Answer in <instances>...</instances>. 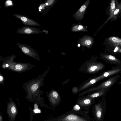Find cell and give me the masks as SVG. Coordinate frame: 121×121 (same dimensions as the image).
<instances>
[{"instance_id": "19", "label": "cell", "mask_w": 121, "mask_h": 121, "mask_svg": "<svg viewBox=\"0 0 121 121\" xmlns=\"http://www.w3.org/2000/svg\"><path fill=\"white\" fill-rule=\"evenodd\" d=\"M34 109L33 111L35 113H39L41 112V110L38 108V106L37 104H35L34 105Z\"/></svg>"}, {"instance_id": "10", "label": "cell", "mask_w": 121, "mask_h": 121, "mask_svg": "<svg viewBox=\"0 0 121 121\" xmlns=\"http://www.w3.org/2000/svg\"><path fill=\"white\" fill-rule=\"evenodd\" d=\"M50 102L54 105L57 104L60 100V97L58 93L56 91L51 92L49 96Z\"/></svg>"}, {"instance_id": "3", "label": "cell", "mask_w": 121, "mask_h": 121, "mask_svg": "<svg viewBox=\"0 0 121 121\" xmlns=\"http://www.w3.org/2000/svg\"><path fill=\"white\" fill-rule=\"evenodd\" d=\"M119 76L117 74L113 76L107 80L102 83L96 88L91 89V91L101 89H106L112 86L117 82L119 78Z\"/></svg>"}, {"instance_id": "18", "label": "cell", "mask_w": 121, "mask_h": 121, "mask_svg": "<svg viewBox=\"0 0 121 121\" xmlns=\"http://www.w3.org/2000/svg\"><path fill=\"white\" fill-rule=\"evenodd\" d=\"M116 8V3L115 0H111L109 6V16H110L113 13Z\"/></svg>"}, {"instance_id": "29", "label": "cell", "mask_w": 121, "mask_h": 121, "mask_svg": "<svg viewBox=\"0 0 121 121\" xmlns=\"http://www.w3.org/2000/svg\"><path fill=\"white\" fill-rule=\"evenodd\" d=\"M78 47H80V44H78Z\"/></svg>"}, {"instance_id": "13", "label": "cell", "mask_w": 121, "mask_h": 121, "mask_svg": "<svg viewBox=\"0 0 121 121\" xmlns=\"http://www.w3.org/2000/svg\"><path fill=\"white\" fill-rule=\"evenodd\" d=\"M34 28L29 27H24L19 29L18 30L19 33L22 34H32L36 33H39L36 29Z\"/></svg>"}, {"instance_id": "8", "label": "cell", "mask_w": 121, "mask_h": 121, "mask_svg": "<svg viewBox=\"0 0 121 121\" xmlns=\"http://www.w3.org/2000/svg\"><path fill=\"white\" fill-rule=\"evenodd\" d=\"M105 65L101 63H96L93 64L88 69V71L90 73H94L98 72L104 68Z\"/></svg>"}, {"instance_id": "4", "label": "cell", "mask_w": 121, "mask_h": 121, "mask_svg": "<svg viewBox=\"0 0 121 121\" xmlns=\"http://www.w3.org/2000/svg\"><path fill=\"white\" fill-rule=\"evenodd\" d=\"M19 48L22 52L26 55L31 57L36 60H40L37 52L32 48L23 45H19Z\"/></svg>"}, {"instance_id": "14", "label": "cell", "mask_w": 121, "mask_h": 121, "mask_svg": "<svg viewBox=\"0 0 121 121\" xmlns=\"http://www.w3.org/2000/svg\"><path fill=\"white\" fill-rule=\"evenodd\" d=\"M17 17L20 19L24 24L27 25L38 26V24L32 20L24 16H20L17 15Z\"/></svg>"}, {"instance_id": "5", "label": "cell", "mask_w": 121, "mask_h": 121, "mask_svg": "<svg viewBox=\"0 0 121 121\" xmlns=\"http://www.w3.org/2000/svg\"><path fill=\"white\" fill-rule=\"evenodd\" d=\"M59 121H89L84 117L74 113L68 114L60 119Z\"/></svg>"}, {"instance_id": "16", "label": "cell", "mask_w": 121, "mask_h": 121, "mask_svg": "<svg viewBox=\"0 0 121 121\" xmlns=\"http://www.w3.org/2000/svg\"><path fill=\"white\" fill-rule=\"evenodd\" d=\"M107 88H103L100 89L98 91L89 96V97L91 98H94L104 95L106 93Z\"/></svg>"}, {"instance_id": "32", "label": "cell", "mask_w": 121, "mask_h": 121, "mask_svg": "<svg viewBox=\"0 0 121 121\" xmlns=\"http://www.w3.org/2000/svg\"></svg>"}, {"instance_id": "24", "label": "cell", "mask_w": 121, "mask_h": 121, "mask_svg": "<svg viewBox=\"0 0 121 121\" xmlns=\"http://www.w3.org/2000/svg\"><path fill=\"white\" fill-rule=\"evenodd\" d=\"M6 3L8 5H11L12 4V2L10 0L7 1Z\"/></svg>"}, {"instance_id": "27", "label": "cell", "mask_w": 121, "mask_h": 121, "mask_svg": "<svg viewBox=\"0 0 121 121\" xmlns=\"http://www.w3.org/2000/svg\"><path fill=\"white\" fill-rule=\"evenodd\" d=\"M42 8V7L41 6H40L39 8V9H41Z\"/></svg>"}, {"instance_id": "21", "label": "cell", "mask_w": 121, "mask_h": 121, "mask_svg": "<svg viewBox=\"0 0 121 121\" xmlns=\"http://www.w3.org/2000/svg\"><path fill=\"white\" fill-rule=\"evenodd\" d=\"M80 109V108L78 104H76L75 105L73 108V109L75 111H78Z\"/></svg>"}, {"instance_id": "12", "label": "cell", "mask_w": 121, "mask_h": 121, "mask_svg": "<svg viewBox=\"0 0 121 121\" xmlns=\"http://www.w3.org/2000/svg\"><path fill=\"white\" fill-rule=\"evenodd\" d=\"M108 41L110 43L116 46L121 47V38L115 36H111L108 38Z\"/></svg>"}, {"instance_id": "28", "label": "cell", "mask_w": 121, "mask_h": 121, "mask_svg": "<svg viewBox=\"0 0 121 121\" xmlns=\"http://www.w3.org/2000/svg\"><path fill=\"white\" fill-rule=\"evenodd\" d=\"M119 13H121V9L120 10V12H119Z\"/></svg>"}, {"instance_id": "1", "label": "cell", "mask_w": 121, "mask_h": 121, "mask_svg": "<svg viewBox=\"0 0 121 121\" xmlns=\"http://www.w3.org/2000/svg\"><path fill=\"white\" fill-rule=\"evenodd\" d=\"M11 56L6 57L3 60L2 67L3 68L18 72H22L29 70L33 66L28 63H16L13 61Z\"/></svg>"}, {"instance_id": "23", "label": "cell", "mask_w": 121, "mask_h": 121, "mask_svg": "<svg viewBox=\"0 0 121 121\" xmlns=\"http://www.w3.org/2000/svg\"><path fill=\"white\" fill-rule=\"evenodd\" d=\"M85 43L87 45H89L91 44V42L90 40H87L85 41Z\"/></svg>"}, {"instance_id": "17", "label": "cell", "mask_w": 121, "mask_h": 121, "mask_svg": "<svg viewBox=\"0 0 121 121\" xmlns=\"http://www.w3.org/2000/svg\"><path fill=\"white\" fill-rule=\"evenodd\" d=\"M91 98H86L79 101L78 102L79 104L82 106H86L90 105L91 104Z\"/></svg>"}, {"instance_id": "22", "label": "cell", "mask_w": 121, "mask_h": 121, "mask_svg": "<svg viewBox=\"0 0 121 121\" xmlns=\"http://www.w3.org/2000/svg\"><path fill=\"white\" fill-rule=\"evenodd\" d=\"M86 8V6L85 5H83L79 9V11L81 12L84 11Z\"/></svg>"}, {"instance_id": "2", "label": "cell", "mask_w": 121, "mask_h": 121, "mask_svg": "<svg viewBox=\"0 0 121 121\" xmlns=\"http://www.w3.org/2000/svg\"><path fill=\"white\" fill-rule=\"evenodd\" d=\"M46 73L38 76L37 78L25 83L23 88L28 94V96L32 95L38 92L42 85H43L44 78Z\"/></svg>"}, {"instance_id": "6", "label": "cell", "mask_w": 121, "mask_h": 121, "mask_svg": "<svg viewBox=\"0 0 121 121\" xmlns=\"http://www.w3.org/2000/svg\"><path fill=\"white\" fill-rule=\"evenodd\" d=\"M121 71V68H118L110 70L104 73L101 75L94 79H92L93 83L94 84L99 81L112 75L117 74Z\"/></svg>"}, {"instance_id": "30", "label": "cell", "mask_w": 121, "mask_h": 121, "mask_svg": "<svg viewBox=\"0 0 121 121\" xmlns=\"http://www.w3.org/2000/svg\"><path fill=\"white\" fill-rule=\"evenodd\" d=\"M45 4H46V5H48V3H46Z\"/></svg>"}, {"instance_id": "31", "label": "cell", "mask_w": 121, "mask_h": 121, "mask_svg": "<svg viewBox=\"0 0 121 121\" xmlns=\"http://www.w3.org/2000/svg\"><path fill=\"white\" fill-rule=\"evenodd\" d=\"M41 11V10H40V9H39V11Z\"/></svg>"}, {"instance_id": "15", "label": "cell", "mask_w": 121, "mask_h": 121, "mask_svg": "<svg viewBox=\"0 0 121 121\" xmlns=\"http://www.w3.org/2000/svg\"><path fill=\"white\" fill-rule=\"evenodd\" d=\"M95 112L96 117L99 119H100L102 117L103 109L100 104H99L95 106Z\"/></svg>"}, {"instance_id": "26", "label": "cell", "mask_w": 121, "mask_h": 121, "mask_svg": "<svg viewBox=\"0 0 121 121\" xmlns=\"http://www.w3.org/2000/svg\"><path fill=\"white\" fill-rule=\"evenodd\" d=\"M0 121H2V116L1 114L0 117Z\"/></svg>"}, {"instance_id": "9", "label": "cell", "mask_w": 121, "mask_h": 121, "mask_svg": "<svg viewBox=\"0 0 121 121\" xmlns=\"http://www.w3.org/2000/svg\"><path fill=\"white\" fill-rule=\"evenodd\" d=\"M116 3V8L115 10L112 14L109 17L103 25V26L105 25L111 18H113L116 19V15H117L119 13L120 10L121 9V2L119 3L117 0H115Z\"/></svg>"}, {"instance_id": "20", "label": "cell", "mask_w": 121, "mask_h": 121, "mask_svg": "<svg viewBox=\"0 0 121 121\" xmlns=\"http://www.w3.org/2000/svg\"><path fill=\"white\" fill-rule=\"evenodd\" d=\"M4 79L2 75L0 74V83L1 84L3 85L4 83Z\"/></svg>"}, {"instance_id": "7", "label": "cell", "mask_w": 121, "mask_h": 121, "mask_svg": "<svg viewBox=\"0 0 121 121\" xmlns=\"http://www.w3.org/2000/svg\"><path fill=\"white\" fill-rule=\"evenodd\" d=\"M102 59L107 63L111 64L121 65V61L111 55L105 54L102 56Z\"/></svg>"}, {"instance_id": "25", "label": "cell", "mask_w": 121, "mask_h": 121, "mask_svg": "<svg viewBox=\"0 0 121 121\" xmlns=\"http://www.w3.org/2000/svg\"><path fill=\"white\" fill-rule=\"evenodd\" d=\"M83 26L82 25H79L78 28V30H80L82 29L83 28Z\"/></svg>"}, {"instance_id": "11", "label": "cell", "mask_w": 121, "mask_h": 121, "mask_svg": "<svg viewBox=\"0 0 121 121\" xmlns=\"http://www.w3.org/2000/svg\"><path fill=\"white\" fill-rule=\"evenodd\" d=\"M8 113L9 116L12 119H13L17 113V108L13 102L10 103L7 108Z\"/></svg>"}]
</instances>
